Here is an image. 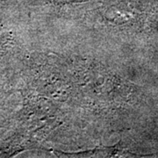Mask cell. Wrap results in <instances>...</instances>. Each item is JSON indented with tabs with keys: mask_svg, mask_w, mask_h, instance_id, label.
Returning a JSON list of instances; mask_svg holds the SVG:
<instances>
[{
	"mask_svg": "<svg viewBox=\"0 0 158 158\" xmlns=\"http://www.w3.org/2000/svg\"><path fill=\"white\" fill-rule=\"evenodd\" d=\"M57 3H76V2H83V1H87V0H53Z\"/></svg>",
	"mask_w": 158,
	"mask_h": 158,
	"instance_id": "cell-1",
	"label": "cell"
}]
</instances>
